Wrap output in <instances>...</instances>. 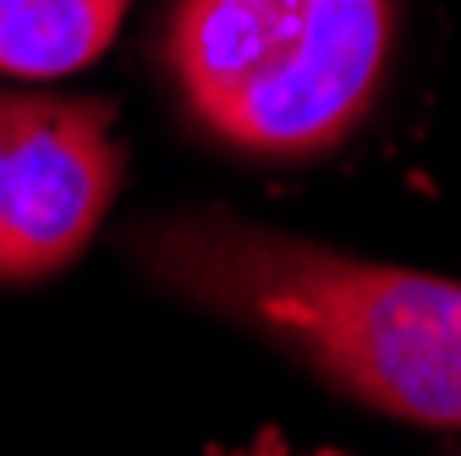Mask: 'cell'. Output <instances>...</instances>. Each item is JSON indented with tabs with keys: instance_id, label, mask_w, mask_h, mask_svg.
<instances>
[{
	"instance_id": "2",
	"label": "cell",
	"mask_w": 461,
	"mask_h": 456,
	"mask_svg": "<svg viewBox=\"0 0 461 456\" xmlns=\"http://www.w3.org/2000/svg\"><path fill=\"white\" fill-rule=\"evenodd\" d=\"M395 50V0H176L165 61L193 122L258 160L352 138Z\"/></svg>"
},
{
	"instance_id": "3",
	"label": "cell",
	"mask_w": 461,
	"mask_h": 456,
	"mask_svg": "<svg viewBox=\"0 0 461 456\" xmlns=\"http://www.w3.org/2000/svg\"><path fill=\"white\" fill-rule=\"evenodd\" d=\"M122 187L110 110L0 88V280L61 275L104 225Z\"/></svg>"
},
{
	"instance_id": "1",
	"label": "cell",
	"mask_w": 461,
	"mask_h": 456,
	"mask_svg": "<svg viewBox=\"0 0 461 456\" xmlns=\"http://www.w3.org/2000/svg\"><path fill=\"white\" fill-rule=\"evenodd\" d=\"M127 248L165 292L253 330L340 396L461 429V280L374 264L230 209L154 214Z\"/></svg>"
},
{
	"instance_id": "4",
	"label": "cell",
	"mask_w": 461,
	"mask_h": 456,
	"mask_svg": "<svg viewBox=\"0 0 461 456\" xmlns=\"http://www.w3.org/2000/svg\"><path fill=\"white\" fill-rule=\"evenodd\" d=\"M132 0H0V72L72 78L110 50Z\"/></svg>"
}]
</instances>
